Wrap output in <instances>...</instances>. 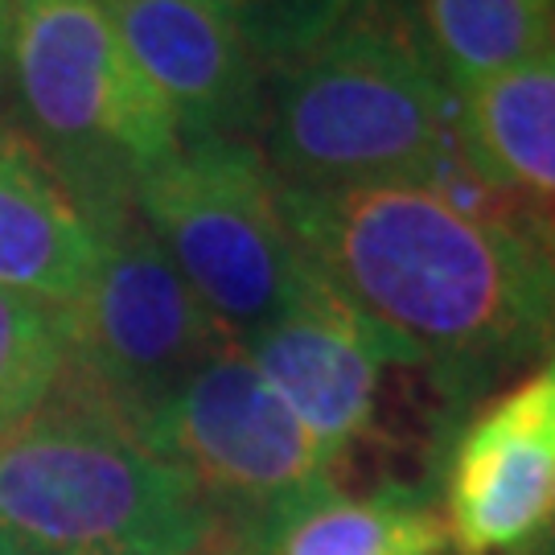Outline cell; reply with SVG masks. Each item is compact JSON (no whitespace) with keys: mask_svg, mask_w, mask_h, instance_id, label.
Listing matches in <instances>:
<instances>
[{"mask_svg":"<svg viewBox=\"0 0 555 555\" xmlns=\"http://www.w3.org/2000/svg\"><path fill=\"white\" fill-rule=\"evenodd\" d=\"M259 144L293 190L437 181L456 157L453 91L399 9H362L263 91Z\"/></svg>","mask_w":555,"mask_h":555,"instance_id":"obj_2","label":"cell"},{"mask_svg":"<svg viewBox=\"0 0 555 555\" xmlns=\"http://www.w3.org/2000/svg\"><path fill=\"white\" fill-rule=\"evenodd\" d=\"M449 535L433 498L416 486H378L371 494L309 502L268 539L263 555H444Z\"/></svg>","mask_w":555,"mask_h":555,"instance_id":"obj_14","label":"cell"},{"mask_svg":"<svg viewBox=\"0 0 555 555\" xmlns=\"http://www.w3.org/2000/svg\"><path fill=\"white\" fill-rule=\"evenodd\" d=\"M137 206L181 280L235 341L276 321L309 276L276 178L243 140H181L178 153L137 178Z\"/></svg>","mask_w":555,"mask_h":555,"instance_id":"obj_6","label":"cell"},{"mask_svg":"<svg viewBox=\"0 0 555 555\" xmlns=\"http://www.w3.org/2000/svg\"><path fill=\"white\" fill-rule=\"evenodd\" d=\"M280 210L305 263L453 416L555 350V259L433 181L280 185Z\"/></svg>","mask_w":555,"mask_h":555,"instance_id":"obj_1","label":"cell"},{"mask_svg":"<svg viewBox=\"0 0 555 555\" xmlns=\"http://www.w3.org/2000/svg\"><path fill=\"white\" fill-rule=\"evenodd\" d=\"M456 149L498 215L555 259V59L453 91Z\"/></svg>","mask_w":555,"mask_h":555,"instance_id":"obj_11","label":"cell"},{"mask_svg":"<svg viewBox=\"0 0 555 555\" xmlns=\"http://www.w3.org/2000/svg\"><path fill=\"white\" fill-rule=\"evenodd\" d=\"M219 531L190 477L70 391L0 437L4 555H198Z\"/></svg>","mask_w":555,"mask_h":555,"instance_id":"obj_3","label":"cell"},{"mask_svg":"<svg viewBox=\"0 0 555 555\" xmlns=\"http://www.w3.org/2000/svg\"><path fill=\"white\" fill-rule=\"evenodd\" d=\"M66 371L62 309L0 288V437L38 416Z\"/></svg>","mask_w":555,"mask_h":555,"instance_id":"obj_15","label":"cell"},{"mask_svg":"<svg viewBox=\"0 0 555 555\" xmlns=\"http://www.w3.org/2000/svg\"><path fill=\"white\" fill-rule=\"evenodd\" d=\"M555 498V350L486 399L444 453V535L456 555H527Z\"/></svg>","mask_w":555,"mask_h":555,"instance_id":"obj_8","label":"cell"},{"mask_svg":"<svg viewBox=\"0 0 555 555\" xmlns=\"http://www.w3.org/2000/svg\"><path fill=\"white\" fill-rule=\"evenodd\" d=\"M215 4H222V9H231V4H235V0H215Z\"/></svg>","mask_w":555,"mask_h":555,"instance_id":"obj_19","label":"cell"},{"mask_svg":"<svg viewBox=\"0 0 555 555\" xmlns=\"http://www.w3.org/2000/svg\"><path fill=\"white\" fill-rule=\"evenodd\" d=\"M527 555H555V498H552V515H547V527H543L539 543Z\"/></svg>","mask_w":555,"mask_h":555,"instance_id":"obj_17","label":"cell"},{"mask_svg":"<svg viewBox=\"0 0 555 555\" xmlns=\"http://www.w3.org/2000/svg\"><path fill=\"white\" fill-rule=\"evenodd\" d=\"M137 433L198 486L219 522L247 518L263 547L297 511L337 490L330 456L238 341H227L181 378Z\"/></svg>","mask_w":555,"mask_h":555,"instance_id":"obj_7","label":"cell"},{"mask_svg":"<svg viewBox=\"0 0 555 555\" xmlns=\"http://www.w3.org/2000/svg\"><path fill=\"white\" fill-rule=\"evenodd\" d=\"M82 215L95 227L100 259L79 300L62 309L66 371L59 391L70 387V396L140 428L181 378L235 337L165 256L140 215L137 190L112 194Z\"/></svg>","mask_w":555,"mask_h":555,"instance_id":"obj_5","label":"cell"},{"mask_svg":"<svg viewBox=\"0 0 555 555\" xmlns=\"http://www.w3.org/2000/svg\"><path fill=\"white\" fill-rule=\"evenodd\" d=\"M119 41L173 107L181 140L259 132L263 70L215 0H100Z\"/></svg>","mask_w":555,"mask_h":555,"instance_id":"obj_10","label":"cell"},{"mask_svg":"<svg viewBox=\"0 0 555 555\" xmlns=\"http://www.w3.org/2000/svg\"><path fill=\"white\" fill-rule=\"evenodd\" d=\"M403 17L449 91L555 59V0H408Z\"/></svg>","mask_w":555,"mask_h":555,"instance_id":"obj_13","label":"cell"},{"mask_svg":"<svg viewBox=\"0 0 555 555\" xmlns=\"http://www.w3.org/2000/svg\"><path fill=\"white\" fill-rule=\"evenodd\" d=\"M9 62L29 119L79 206L128 194L178 153L173 107L144 79L100 0H25Z\"/></svg>","mask_w":555,"mask_h":555,"instance_id":"obj_4","label":"cell"},{"mask_svg":"<svg viewBox=\"0 0 555 555\" xmlns=\"http://www.w3.org/2000/svg\"><path fill=\"white\" fill-rule=\"evenodd\" d=\"M354 4H362V9H408V0H354Z\"/></svg>","mask_w":555,"mask_h":555,"instance_id":"obj_18","label":"cell"},{"mask_svg":"<svg viewBox=\"0 0 555 555\" xmlns=\"http://www.w3.org/2000/svg\"><path fill=\"white\" fill-rule=\"evenodd\" d=\"M318 449L337 465L375 428L391 346L309 268L293 305L238 341Z\"/></svg>","mask_w":555,"mask_h":555,"instance_id":"obj_9","label":"cell"},{"mask_svg":"<svg viewBox=\"0 0 555 555\" xmlns=\"http://www.w3.org/2000/svg\"><path fill=\"white\" fill-rule=\"evenodd\" d=\"M0 555H4V552H0Z\"/></svg>","mask_w":555,"mask_h":555,"instance_id":"obj_20","label":"cell"},{"mask_svg":"<svg viewBox=\"0 0 555 555\" xmlns=\"http://www.w3.org/2000/svg\"><path fill=\"white\" fill-rule=\"evenodd\" d=\"M100 259L95 227L54 160L0 124V288L50 309L75 305Z\"/></svg>","mask_w":555,"mask_h":555,"instance_id":"obj_12","label":"cell"},{"mask_svg":"<svg viewBox=\"0 0 555 555\" xmlns=\"http://www.w3.org/2000/svg\"><path fill=\"white\" fill-rule=\"evenodd\" d=\"M25 0H0V62L9 59V41H13V25H17Z\"/></svg>","mask_w":555,"mask_h":555,"instance_id":"obj_16","label":"cell"}]
</instances>
